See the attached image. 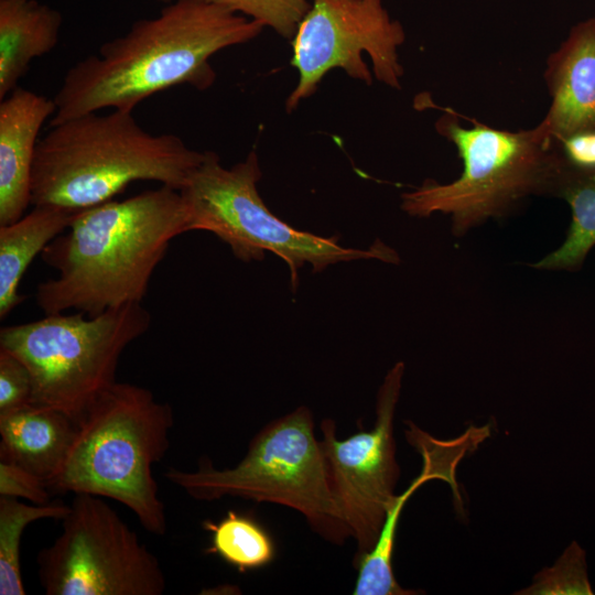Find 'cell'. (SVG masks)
<instances>
[{"instance_id":"8","label":"cell","mask_w":595,"mask_h":595,"mask_svg":"<svg viewBox=\"0 0 595 595\" xmlns=\"http://www.w3.org/2000/svg\"><path fill=\"white\" fill-rule=\"evenodd\" d=\"M141 303L99 315L45 314L37 321L4 326L0 348L18 357L32 378V403L65 413L76 425L116 381L121 354L150 327Z\"/></svg>"},{"instance_id":"18","label":"cell","mask_w":595,"mask_h":595,"mask_svg":"<svg viewBox=\"0 0 595 595\" xmlns=\"http://www.w3.org/2000/svg\"><path fill=\"white\" fill-rule=\"evenodd\" d=\"M552 195L569 204L571 224L563 244L532 267L577 271L595 247V169L574 166L563 156Z\"/></svg>"},{"instance_id":"4","label":"cell","mask_w":595,"mask_h":595,"mask_svg":"<svg viewBox=\"0 0 595 595\" xmlns=\"http://www.w3.org/2000/svg\"><path fill=\"white\" fill-rule=\"evenodd\" d=\"M173 409L147 388L115 382L91 404L48 482L55 493L89 494L130 509L152 534L167 529L153 466L170 447Z\"/></svg>"},{"instance_id":"1","label":"cell","mask_w":595,"mask_h":595,"mask_svg":"<svg viewBox=\"0 0 595 595\" xmlns=\"http://www.w3.org/2000/svg\"><path fill=\"white\" fill-rule=\"evenodd\" d=\"M258 21L206 0H174L136 21L65 74L50 126L102 109L133 111L142 100L178 85L209 88L217 52L257 37Z\"/></svg>"},{"instance_id":"9","label":"cell","mask_w":595,"mask_h":595,"mask_svg":"<svg viewBox=\"0 0 595 595\" xmlns=\"http://www.w3.org/2000/svg\"><path fill=\"white\" fill-rule=\"evenodd\" d=\"M62 531L37 555L46 595H162L158 558L101 497L76 494Z\"/></svg>"},{"instance_id":"14","label":"cell","mask_w":595,"mask_h":595,"mask_svg":"<svg viewBox=\"0 0 595 595\" xmlns=\"http://www.w3.org/2000/svg\"><path fill=\"white\" fill-rule=\"evenodd\" d=\"M0 100V226H4L31 205L39 132L56 106L54 99L19 86Z\"/></svg>"},{"instance_id":"26","label":"cell","mask_w":595,"mask_h":595,"mask_svg":"<svg viewBox=\"0 0 595 595\" xmlns=\"http://www.w3.org/2000/svg\"><path fill=\"white\" fill-rule=\"evenodd\" d=\"M158 1L163 2V3H170V2H172L174 0H158Z\"/></svg>"},{"instance_id":"12","label":"cell","mask_w":595,"mask_h":595,"mask_svg":"<svg viewBox=\"0 0 595 595\" xmlns=\"http://www.w3.org/2000/svg\"><path fill=\"white\" fill-rule=\"evenodd\" d=\"M411 445L422 456V470L402 494L394 497L375 547L354 562L358 572L353 589L354 595L419 594V592L401 587L393 574L392 555L401 512L413 493L433 479L447 483L455 500L459 505L463 504L456 482V469L461 461L470 452L468 444L459 436L439 440L421 431L413 435Z\"/></svg>"},{"instance_id":"21","label":"cell","mask_w":595,"mask_h":595,"mask_svg":"<svg viewBox=\"0 0 595 595\" xmlns=\"http://www.w3.org/2000/svg\"><path fill=\"white\" fill-rule=\"evenodd\" d=\"M520 595H592L585 551L573 541L550 567L536 574L531 585Z\"/></svg>"},{"instance_id":"15","label":"cell","mask_w":595,"mask_h":595,"mask_svg":"<svg viewBox=\"0 0 595 595\" xmlns=\"http://www.w3.org/2000/svg\"><path fill=\"white\" fill-rule=\"evenodd\" d=\"M76 428L65 413L33 403L0 415V459L34 473L48 486L66 457Z\"/></svg>"},{"instance_id":"2","label":"cell","mask_w":595,"mask_h":595,"mask_svg":"<svg viewBox=\"0 0 595 595\" xmlns=\"http://www.w3.org/2000/svg\"><path fill=\"white\" fill-rule=\"evenodd\" d=\"M187 231L185 202L166 185L79 210L41 253L58 274L37 285L36 303L44 314L87 316L141 303L171 241Z\"/></svg>"},{"instance_id":"20","label":"cell","mask_w":595,"mask_h":595,"mask_svg":"<svg viewBox=\"0 0 595 595\" xmlns=\"http://www.w3.org/2000/svg\"><path fill=\"white\" fill-rule=\"evenodd\" d=\"M69 505L61 500L25 504L0 496V595H24L20 544L25 528L41 519L62 520Z\"/></svg>"},{"instance_id":"7","label":"cell","mask_w":595,"mask_h":595,"mask_svg":"<svg viewBox=\"0 0 595 595\" xmlns=\"http://www.w3.org/2000/svg\"><path fill=\"white\" fill-rule=\"evenodd\" d=\"M261 176L255 151L229 169L220 164L217 153L205 151L204 160L180 190L190 231L215 234L244 262L260 261L266 251L272 252L288 264L293 288L305 263L321 272L331 264L353 260L399 262L397 252L380 240L367 249L347 248L338 244L336 236L314 235L284 223L259 195L257 183Z\"/></svg>"},{"instance_id":"16","label":"cell","mask_w":595,"mask_h":595,"mask_svg":"<svg viewBox=\"0 0 595 595\" xmlns=\"http://www.w3.org/2000/svg\"><path fill=\"white\" fill-rule=\"evenodd\" d=\"M62 14L37 0H0V99L18 87L33 60L58 43Z\"/></svg>"},{"instance_id":"23","label":"cell","mask_w":595,"mask_h":595,"mask_svg":"<svg viewBox=\"0 0 595 595\" xmlns=\"http://www.w3.org/2000/svg\"><path fill=\"white\" fill-rule=\"evenodd\" d=\"M32 403V378L28 367L0 348V415Z\"/></svg>"},{"instance_id":"24","label":"cell","mask_w":595,"mask_h":595,"mask_svg":"<svg viewBox=\"0 0 595 595\" xmlns=\"http://www.w3.org/2000/svg\"><path fill=\"white\" fill-rule=\"evenodd\" d=\"M0 496L23 498L42 505L51 501V489L46 482L34 473L0 459Z\"/></svg>"},{"instance_id":"5","label":"cell","mask_w":595,"mask_h":595,"mask_svg":"<svg viewBox=\"0 0 595 595\" xmlns=\"http://www.w3.org/2000/svg\"><path fill=\"white\" fill-rule=\"evenodd\" d=\"M470 122L463 126L447 109L435 123L463 161L459 177L445 184L428 180L401 195V208L410 216L450 215L457 236L508 215L530 196L552 195L563 162L559 143L540 122L519 131Z\"/></svg>"},{"instance_id":"13","label":"cell","mask_w":595,"mask_h":595,"mask_svg":"<svg viewBox=\"0 0 595 595\" xmlns=\"http://www.w3.org/2000/svg\"><path fill=\"white\" fill-rule=\"evenodd\" d=\"M543 77L551 97L540 121L547 132L560 142L595 131V17L571 28L548 56Z\"/></svg>"},{"instance_id":"25","label":"cell","mask_w":595,"mask_h":595,"mask_svg":"<svg viewBox=\"0 0 595 595\" xmlns=\"http://www.w3.org/2000/svg\"><path fill=\"white\" fill-rule=\"evenodd\" d=\"M558 143L569 163L577 167L595 169V131L577 133Z\"/></svg>"},{"instance_id":"19","label":"cell","mask_w":595,"mask_h":595,"mask_svg":"<svg viewBox=\"0 0 595 595\" xmlns=\"http://www.w3.org/2000/svg\"><path fill=\"white\" fill-rule=\"evenodd\" d=\"M203 527L212 533L206 552L241 573L263 567L275 556L271 536L251 516L229 510L219 521L206 520Z\"/></svg>"},{"instance_id":"3","label":"cell","mask_w":595,"mask_h":595,"mask_svg":"<svg viewBox=\"0 0 595 595\" xmlns=\"http://www.w3.org/2000/svg\"><path fill=\"white\" fill-rule=\"evenodd\" d=\"M204 156L176 134L145 131L132 111L88 112L50 126L39 140L31 205L79 212L138 181L180 191Z\"/></svg>"},{"instance_id":"22","label":"cell","mask_w":595,"mask_h":595,"mask_svg":"<svg viewBox=\"0 0 595 595\" xmlns=\"http://www.w3.org/2000/svg\"><path fill=\"white\" fill-rule=\"evenodd\" d=\"M269 26L292 40L311 7L310 0H206Z\"/></svg>"},{"instance_id":"17","label":"cell","mask_w":595,"mask_h":595,"mask_svg":"<svg viewBox=\"0 0 595 595\" xmlns=\"http://www.w3.org/2000/svg\"><path fill=\"white\" fill-rule=\"evenodd\" d=\"M77 212L36 205L18 220L0 226V318L23 302L19 284L34 258L65 229Z\"/></svg>"},{"instance_id":"6","label":"cell","mask_w":595,"mask_h":595,"mask_svg":"<svg viewBox=\"0 0 595 595\" xmlns=\"http://www.w3.org/2000/svg\"><path fill=\"white\" fill-rule=\"evenodd\" d=\"M164 477L197 500L230 496L272 502L299 511L315 532L335 544L350 538L314 433L313 414L304 405L266 424L235 467L216 469L204 459L196 470L171 467Z\"/></svg>"},{"instance_id":"10","label":"cell","mask_w":595,"mask_h":595,"mask_svg":"<svg viewBox=\"0 0 595 595\" xmlns=\"http://www.w3.org/2000/svg\"><path fill=\"white\" fill-rule=\"evenodd\" d=\"M404 41L402 24L391 19L381 0H312L292 39L291 65L299 79L286 98V111L315 94L321 80L335 68L371 85L364 53L371 61L376 79L400 89L404 71L398 47Z\"/></svg>"},{"instance_id":"11","label":"cell","mask_w":595,"mask_h":595,"mask_svg":"<svg viewBox=\"0 0 595 595\" xmlns=\"http://www.w3.org/2000/svg\"><path fill=\"white\" fill-rule=\"evenodd\" d=\"M404 364L398 361L386 375L376 401L371 430L345 440L336 437L332 419L321 422V446L333 494L344 522L357 545L354 562L376 544L394 497L400 467L396 457L393 421Z\"/></svg>"}]
</instances>
